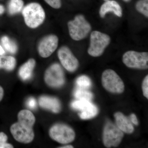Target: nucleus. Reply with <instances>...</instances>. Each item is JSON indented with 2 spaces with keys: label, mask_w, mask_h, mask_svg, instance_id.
<instances>
[{
  "label": "nucleus",
  "mask_w": 148,
  "mask_h": 148,
  "mask_svg": "<svg viewBox=\"0 0 148 148\" xmlns=\"http://www.w3.org/2000/svg\"><path fill=\"white\" fill-rule=\"evenodd\" d=\"M18 121L10 127V132L16 141L20 143L29 144L34 138L33 126L36 118L31 111L22 110L18 114Z\"/></svg>",
  "instance_id": "f257e3e1"
},
{
  "label": "nucleus",
  "mask_w": 148,
  "mask_h": 148,
  "mask_svg": "<svg viewBox=\"0 0 148 148\" xmlns=\"http://www.w3.org/2000/svg\"><path fill=\"white\" fill-rule=\"evenodd\" d=\"M22 15L26 25L31 29H36L44 22L46 14L42 6L37 3H31L24 7Z\"/></svg>",
  "instance_id": "f03ea898"
},
{
  "label": "nucleus",
  "mask_w": 148,
  "mask_h": 148,
  "mask_svg": "<svg viewBox=\"0 0 148 148\" xmlns=\"http://www.w3.org/2000/svg\"><path fill=\"white\" fill-rule=\"evenodd\" d=\"M68 25L70 36L76 41L85 38L91 29L90 24L82 14L77 15L73 20L69 21Z\"/></svg>",
  "instance_id": "7ed1b4c3"
},
{
  "label": "nucleus",
  "mask_w": 148,
  "mask_h": 148,
  "mask_svg": "<svg viewBox=\"0 0 148 148\" xmlns=\"http://www.w3.org/2000/svg\"><path fill=\"white\" fill-rule=\"evenodd\" d=\"M110 42V38L108 35L98 31L91 33L90 45L88 50V54L93 57L102 55L105 49Z\"/></svg>",
  "instance_id": "20e7f679"
},
{
  "label": "nucleus",
  "mask_w": 148,
  "mask_h": 148,
  "mask_svg": "<svg viewBox=\"0 0 148 148\" xmlns=\"http://www.w3.org/2000/svg\"><path fill=\"white\" fill-rule=\"evenodd\" d=\"M102 83L103 87L109 92L121 93L124 91V83L118 75L111 69H108L103 72Z\"/></svg>",
  "instance_id": "39448f33"
},
{
  "label": "nucleus",
  "mask_w": 148,
  "mask_h": 148,
  "mask_svg": "<svg viewBox=\"0 0 148 148\" xmlns=\"http://www.w3.org/2000/svg\"><path fill=\"white\" fill-rule=\"evenodd\" d=\"M123 132L111 122L106 123L103 132V143L107 148L117 147L123 138Z\"/></svg>",
  "instance_id": "423d86ee"
},
{
  "label": "nucleus",
  "mask_w": 148,
  "mask_h": 148,
  "mask_svg": "<svg viewBox=\"0 0 148 148\" xmlns=\"http://www.w3.org/2000/svg\"><path fill=\"white\" fill-rule=\"evenodd\" d=\"M49 135L52 140L62 144L72 143L75 138L73 130L64 124L53 125L49 130Z\"/></svg>",
  "instance_id": "0eeeda50"
},
{
  "label": "nucleus",
  "mask_w": 148,
  "mask_h": 148,
  "mask_svg": "<svg viewBox=\"0 0 148 148\" xmlns=\"http://www.w3.org/2000/svg\"><path fill=\"white\" fill-rule=\"evenodd\" d=\"M123 62L127 67L131 69H147L148 68V53L147 52L129 51L123 54Z\"/></svg>",
  "instance_id": "6e6552de"
},
{
  "label": "nucleus",
  "mask_w": 148,
  "mask_h": 148,
  "mask_svg": "<svg viewBox=\"0 0 148 148\" xmlns=\"http://www.w3.org/2000/svg\"><path fill=\"white\" fill-rule=\"evenodd\" d=\"M44 80L49 86L59 88L65 82V75L63 69L59 64L55 63L51 65L45 72Z\"/></svg>",
  "instance_id": "1a4fd4ad"
},
{
  "label": "nucleus",
  "mask_w": 148,
  "mask_h": 148,
  "mask_svg": "<svg viewBox=\"0 0 148 148\" xmlns=\"http://www.w3.org/2000/svg\"><path fill=\"white\" fill-rule=\"evenodd\" d=\"M58 38L55 35L46 36L40 41L38 46L39 55L44 58L50 56L56 50L58 46Z\"/></svg>",
  "instance_id": "9d476101"
},
{
  "label": "nucleus",
  "mask_w": 148,
  "mask_h": 148,
  "mask_svg": "<svg viewBox=\"0 0 148 148\" xmlns=\"http://www.w3.org/2000/svg\"><path fill=\"white\" fill-rule=\"evenodd\" d=\"M58 56L62 66L68 71L73 73L78 68V60L68 47L60 48L58 51Z\"/></svg>",
  "instance_id": "9b49d317"
},
{
  "label": "nucleus",
  "mask_w": 148,
  "mask_h": 148,
  "mask_svg": "<svg viewBox=\"0 0 148 148\" xmlns=\"http://www.w3.org/2000/svg\"><path fill=\"white\" fill-rule=\"evenodd\" d=\"M71 106L75 110L80 111V118L83 120L90 119L98 114V108L90 101L78 100L71 103Z\"/></svg>",
  "instance_id": "f8f14e48"
},
{
  "label": "nucleus",
  "mask_w": 148,
  "mask_h": 148,
  "mask_svg": "<svg viewBox=\"0 0 148 148\" xmlns=\"http://www.w3.org/2000/svg\"><path fill=\"white\" fill-rule=\"evenodd\" d=\"M39 104L42 108L49 110L55 113H58L61 111V103L55 97L43 95L39 99Z\"/></svg>",
  "instance_id": "ddd939ff"
},
{
  "label": "nucleus",
  "mask_w": 148,
  "mask_h": 148,
  "mask_svg": "<svg viewBox=\"0 0 148 148\" xmlns=\"http://www.w3.org/2000/svg\"><path fill=\"white\" fill-rule=\"evenodd\" d=\"M110 12H113L119 17L122 16L121 6L116 1L108 0L101 5L99 14L102 18H104L107 13Z\"/></svg>",
  "instance_id": "4468645a"
},
{
  "label": "nucleus",
  "mask_w": 148,
  "mask_h": 148,
  "mask_svg": "<svg viewBox=\"0 0 148 148\" xmlns=\"http://www.w3.org/2000/svg\"><path fill=\"white\" fill-rule=\"evenodd\" d=\"M117 127L123 132L132 134L134 132V127L130 121L122 113L117 112L114 114Z\"/></svg>",
  "instance_id": "2eb2a0df"
},
{
  "label": "nucleus",
  "mask_w": 148,
  "mask_h": 148,
  "mask_svg": "<svg viewBox=\"0 0 148 148\" xmlns=\"http://www.w3.org/2000/svg\"><path fill=\"white\" fill-rule=\"evenodd\" d=\"M36 64L35 59L30 58L21 66L18 71V75L21 79L26 81L31 78Z\"/></svg>",
  "instance_id": "dca6fc26"
},
{
  "label": "nucleus",
  "mask_w": 148,
  "mask_h": 148,
  "mask_svg": "<svg viewBox=\"0 0 148 148\" xmlns=\"http://www.w3.org/2000/svg\"><path fill=\"white\" fill-rule=\"evenodd\" d=\"M16 65V60L13 56H0V69L10 71H13Z\"/></svg>",
  "instance_id": "f3484780"
},
{
  "label": "nucleus",
  "mask_w": 148,
  "mask_h": 148,
  "mask_svg": "<svg viewBox=\"0 0 148 148\" xmlns=\"http://www.w3.org/2000/svg\"><path fill=\"white\" fill-rule=\"evenodd\" d=\"M24 3L23 0H10L8 5L9 13L14 15L22 11L24 8Z\"/></svg>",
  "instance_id": "a211bd4d"
},
{
  "label": "nucleus",
  "mask_w": 148,
  "mask_h": 148,
  "mask_svg": "<svg viewBox=\"0 0 148 148\" xmlns=\"http://www.w3.org/2000/svg\"><path fill=\"white\" fill-rule=\"evenodd\" d=\"M4 49L9 53L14 54L17 52L18 47L16 43L7 36H3L1 40Z\"/></svg>",
  "instance_id": "6ab92c4d"
},
{
  "label": "nucleus",
  "mask_w": 148,
  "mask_h": 148,
  "mask_svg": "<svg viewBox=\"0 0 148 148\" xmlns=\"http://www.w3.org/2000/svg\"><path fill=\"white\" fill-rule=\"evenodd\" d=\"M75 98L78 100H86L90 101L93 98V95L92 92L83 88H78L75 90L74 94Z\"/></svg>",
  "instance_id": "aec40b11"
},
{
  "label": "nucleus",
  "mask_w": 148,
  "mask_h": 148,
  "mask_svg": "<svg viewBox=\"0 0 148 148\" xmlns=\"http://www.w3.org/2000/svg\"><path fill=\"white\" fill-rule=\"evenodd\" d=\"M76 84L79 88L88 89L90 88L92 85L91 80L88 77L82 75L77 79Z\"/></svg>",
  "instance_id": "412c9836"
},
{
  "label": "nucleus",
  "mask_w": 148,
  "mask_h": 148,
  "mask_svg": "<svg viewBox=\"0 0 148 148\" xmlns=\"http://www.w3.org/2000/svg\"><path fill=\"white\" fill-rule=\"evenodd\" d=\"M135 7L139 12L148 17V0H139L136 3Z\"/></svg>",
  "instance_id": "4be33fe9"
},
{
  "label": "nucleus",
  "mask_w": 148,
  "mask_h": 148,
  "mask_svg": "<svg viewBox=\"0 0 148 148\" xmlns=\"http://www.w3.org/2000/svg\"><path fill=\"white\" fill-rule=\"evenodd\" d=\"M8 136L3 132H0V148H13V146L7 143Z\"/></svg>",
  "instance_id": "5701e85b"
},
{
  "label": "nucleus",
  "mask_w": 148,
  "mask_h": 148,
  "mask_svg": "<svg viewBox=\"0 0 148 148\" xmlns=\"http://www.w3.org/2000/svg\"><path fill=\"white\" fill-rule=\"evenodd\" d=\"M45 2L52 8L58 9L61 8V0H44Z\"/></svg>",
  "instance_id": "b1692460"
},
{
  "label": "nucleus",
  "mask_w": 148,
  "mask_h": 148,
  "mask_svg": "<svg viewBox=\"0 0 148 148\" xmlns=\"http://www.w3.org/2000/svg\"><path fill=\"white\" fill-rule=\"evenodd\" d=\"M143 94L145 97L148 99V75H147L143 80L142 84Z\"/></svg>",
  "instance_id": "393cba45"
},
{
  "label": "nucleus",
  "mask_w": 148,
  "mask_h": 148,
  "mask_svg": "<svg viewBox=\"0 0 148 148\" xmlns=\"http://www.w3.org/2000/svg\"><path fill=\"white\" fill-rule=\"evenodd\" d=\"M27 105L30 109H34L36 108L37 103L34 98H29L27 102Z\"/></svg>",
  "instance_id": "a878e982"
},
{
  "label": "nucleus",
  "mask_w": 148,
  "mask_h": 148,
  "mask_svg": "<svg viewBox=\"0 0 148 148\" xmlns=\"http://www.w3.org/2000/svg\"><path fill=\"white\" fill-rule=\"evenodd\" d=\"M130 120L131 123L135 125H139V122L135 114H132L130 115Z\"/></svg>",
  "instance_id": "bb28decb"
},
{
  "label": "nucleus",
  "mask_w": 148,
  "mask_h": 148,
  "mask_svg": "<svg viewBox=\"0 0 148 148\" xmlns=\"http://www.w3.org/2000/svg\"><path fill=\"white\" fill-rule=\"evenodd\" d=\"M4 95L3 89L1 86H0V102L2 100Z\"/></svg>",
  "instance_id": "cd10ccee"
},
{
  "label": "nucleus",
  "mask_w": 148,
  "mask_h": 148,
  "mask_svg": "<svg viewBox=\"0 0 148 148\" xmlns=\"http://www.w3.org/2000/svg\"><path fill=\"white\" fill-rule=\"evenodd\" d=\"M5 11V8L2 5L0 4V15L3 14Z\"/></svg>",
  "instance_id": "c85d7f7f"
},
{
  "label": "nucleus",
  "mask_w": 148,
  "mask_h": 148,
  "mask_svg": "<svg viewBox=\"0 0 148 148\" xmlns=\"http://www.w3.org/2000/svg\"><path fill=\"white\" fill-rule=\"evenodd\" d=\"M5 53V51L4 49L1 45H0V56H3Z\"/></svg>",
  "instance_id": "c756f323"
},
{
  "label": "nucleus",
  "mask_w": 148,
  "mask_h": 148,
  "mask_svg": "<svg viewBox=\"0 0 148 148\" xmlns=\"http://www.w3.org/2000/svg\"><path fill=\"white\" fill-rule=\"evenodd\" d=\"M74 147H73L72 145H66L63 146V147H60L61 148H73Z\"/></svg>",
  "instance_id": "7c9ffc66"
},
{
  "label": "nucleus",
  "mask_w": 148,
  "mask_h": 148,
  "mask_svg": "<svg viewBox=\"0 0 148 148\" xmlns=\"http://www.w3.org/2000/svg\"><path fill=\"white\" fill-rule=\"evenodd\" d=\"M105 1H108V0H105ZM123 1H124L125 2H128L130 1H131V0H123Z\"/></svg>",
  "instance_id": "2f4dec72"
}]
</instances>
